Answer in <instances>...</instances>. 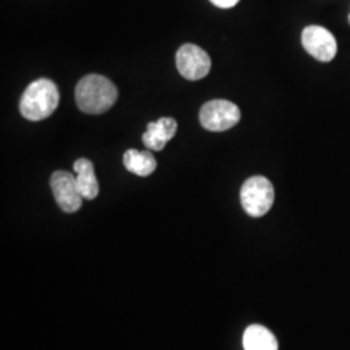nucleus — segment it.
Listing matches in <instances>:
<instances>
[{"instance_id":"1","label":"nucleus","mask_w":350,"mask_h":350,"mask_svg":"<svg viewBox=\"0 0 350 350\" xmlns=\"http://www.w3.org/2000/svg\"><path fill=\"white\" fill-rule=\"evenodd\" d=\"M118 91L112 81L99 75L83 77L75 88V101L82 112L101 114L117 101Z\"/></svg>"},{"instance_id":"2","label":"nucleus","mask_w":350,"mask_h":350,"mask_svg":"<svg viewBox=\"0 0 350 350\" xmlns=\"http://www.w3.org/2000/svg\"><path fill=\"white\" fill-rule=\"evenodd\" d=\"M60 94L55 82L40 78L26 88L20 99V112L29 121H42L57 109Z\"/></svg>"},{"instance_id":"3","label":"nucleus","mask_w":350,"mask_h":350,"mask_svg":"<svg viewBox=\"0 0 350 350\" xmlns=\"http://www.w3.org/2000/svg\"><path fill=\"white\" fill-rule=\"evenodd\" d=\"M274 199L275 192L271 182L261 175L247 179L240 191L243 209L254 218L262 217L269 212L274 204Z\"/></svg>"},{"instance_id":"4","label":"nucleus","mask_w":350,"mask_h":350,"mask_svg":"<svg viewBox=\"0 0 350 350\" xmlns=\"http://www.w3.org/2000/svg\"><path fill=\"white\" fill-rule=\"evenodd\" d=\"M238 105L228 100H212L205 103L200 109V124L205 130L221 133L230 130L240 121Z\"/></svg>"},{"instance_id":"5","label":"nucleus","mask_w":350,"mask_h":350,"mask_svg":"<svg viewBox=\"0 0 350 350\" xmlns=\"http://www.w3.org/2000/svg\"><path fill=\"white\" fill-rule=\"evenodd\" d=\"M178 72L188 81H199L209 75L212 62L209 55L196 44H183L175 56Z\"/></svg>"},{"instance_id":"6","label":"nucleus","mask_w":350,"mask_h":350,"mask_svg":"<svg viewBox=\"0 0 350 350\" xmlns=\"http://www.w3.org/2000/svg\"><path fill=\"white\" fill-rule=\"evenodd\" d=\"M301 42L305 51L322 63L334 60L338 52V42L323 26L312 25L304 29Z\"/></svg>"},{"instance_id":"7","label":"nucleus","mask_w":350,"mask_h":350,"mask_svg":"<svg viewBox=\"0 0 350 350\" xmlns=\"http://www.w3.org/2000/svg\"><path fill=\"white\" fill-rule=\"evenodd\" d=\"M53 198L65 213L78 212L82 206V195L77 185L75 175L68 172H55L50 180Z\"/></svg>"},{"instance_id":"8","label":"nucleus","mask_w":350,"mask_h":350,"mask_svg":"<svg viewBox=\"0 0 350 350\" xmlns=\"http://www.w3.org/2000/svg\"><path fill=\"white\" fill-rule=\"evenodd\" d=\"M178 130V124L174 118L163 117L147 125V130L143 134V144L152 150H163L169 140L174 138Z\"/></svg>"},{"instance_id":"9","label":"nucleus","mask_w":350,"mask_h":350,"mask_svg":"<svg viewBox=\"0 0 350 350\" xmlns=\"http://www.w3.org/2000/svg\"><path fill=\"white\" fill-rule=\"evenodd\" d=\"M77 185L81 195L86 200H94L99 195V183L95 176V169L88 159H78L73 165Z\"/></svg>"},{"instance_id":"10","label":"nucleus","mask_w":350,"mask_h":350,"mask_svg":"<svg viewBox=\"0 0 350 350\" xmlns=\"http://www.w3.org/2000/svg\"><path fill=\"white\" fill-rule=\"evenodd\" d=\"M244 350H278V340L274 334L260 325H250L243 335Z\"/></svg>"},{"instance_id":"11","label":"nucleus","mask_w":350,"mask_h":350,"mask_svg":"<svg viewBox=\"0 0 350 350\" xmlns=\"http://www.w3.org/2000/svg\"><path fill=\"white\" fill-rule=\"evenodd\" d=\"M126 169L139 176H148L156 167L157 161L150 150H127L124 154Z\"/></svg>"},{"instance_id":"12","label":"nucleus","mask_w":350,"mask_h":350,"mask_svg":"<svg viewBox=\"0 0 350 350\" xmlns=\"http://www.w3.org/2000/svg\"><path fill=\"white\" fill-rule=\"evenodd\" d=\"M239 1H240V0H211V3H212L213 5H215V7H218V8H224V10L235 7Z\"/></svg>"},{"instance_id":"13","label":"nucleus","mask_w":350,"mask_h":350,"mask_svg":"<svg viewBox=\"0 0 350 350\" xmlns=\"http://www.w3.org/2000/svg\"><path fill=\"white\" fill-rule=\"evenodd\" d=\"M349 23H350V14H349Z\"/></svg>"}]
</instances>
